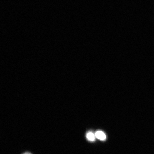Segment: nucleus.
<instances>
[{"mask_svg":"<svg viewBox=\"0 0 154 154\" xmlns=\"http://www.w3.org/2000/svg\"><path fill=\"white\" fill-rule=\"evenodd\" d=\"M23 154H32L30 153L27 152Z\"/></svg>","mask_w":154,"mask_h":154,"instance_id":"3","label":"nucleus"},{"mask_svg":"<svg viewBox=\"0 0 154 154\" xmlns=\"http://www.w3.org/2000/svg\"><path fill=\"white\" fill-rule=\"evenodd\" d=\"M95 136L97 138L101 140H104L106 139L105 134L101 131H96L95 133Z\"/></svg>","mask_w":154,"mask_h":154,"instance_id":"1","label":"nucleus"},{"mask_svg":"<svg viewBox=\"0 0 154 154\" xmlns=\"http://www.w3.org/2000/svg\"><path fill=\"white\" fill-rule=\"evenodd\" d=\"M87 139L89 141H93L95 140V136L92 132L88 133L86 135Z\"/></svg>","mask_w":154,"mask_h":154,"instance_id":"2","label":"nucleus"}]
</instances>
